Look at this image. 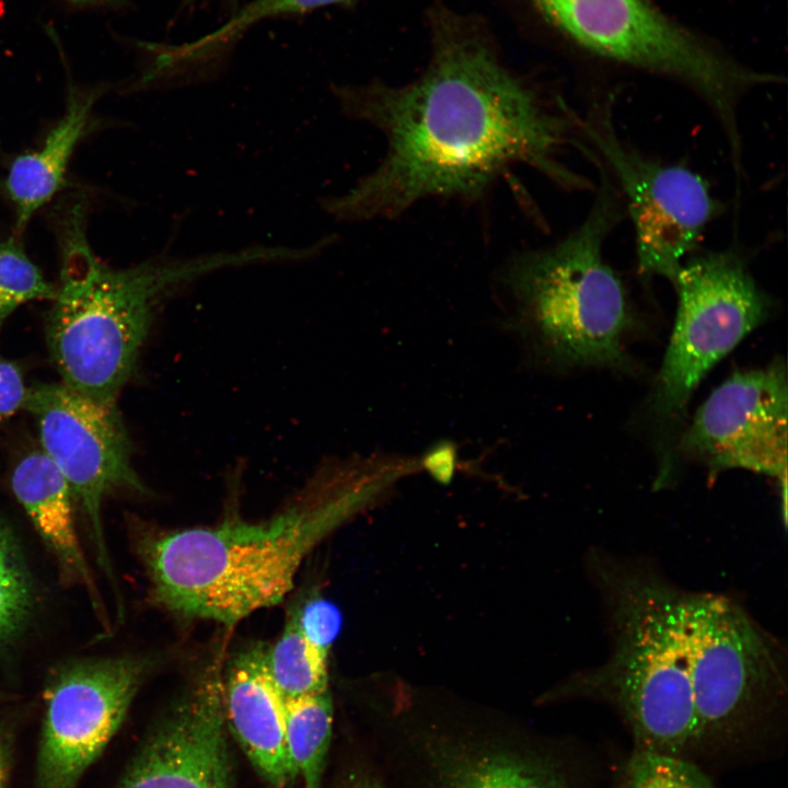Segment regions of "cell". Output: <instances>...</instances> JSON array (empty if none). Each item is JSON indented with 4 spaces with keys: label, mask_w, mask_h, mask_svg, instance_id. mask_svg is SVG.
I'll return each mask as SVG.
<instances>
[{
    "label": "cell",
    "mask_w": 788,
    "mask_h": 788,
    "mask_svg": "<svg viewBox=\"0 0 788 788\" xmlns=\"http://www.w3.org/2000/svg\"><path fill=\"white\" fill-rule=\"evenodd\" d=\"M93 100L94 95L71 94L65 115L42 147L11 163L4 187L14 206L16 233L61 188L74 148L86 128Z\"/></svg>",
    "instance_id": "17"
},
{
    "label": "cell",
    "mask_w": 788,
    "mask_h": 788,
    "mask_svg": "<svg viewBox=\"0 0 788 788\" xmlns=\"http://www.w3.org/2000/svg\"><path fill=\"white\" fill-rule=\"evenodd\" d=\"M336 95L386 142L374 171L325 202L340 220L394 218L426 198L472 200L515 165L565 189H594L564 161L582 140L580 115L518 78L480 27L448 10L431 18V55L418 78L341 86Z\"/></svg>",
    "instance_id": "1"
},
{
    "label": "cell",
    "mask_w": 788,
    "mask_h": 788,
    "mask_svg": "<svg viewBox=\"0 0 788 788\" xmlns=\"http://www.w3.org/2000/svg\"><path fill=\"white\" fill-rule=\"evenodd\" d=\"M787 369L775 360L737 371L716 387L679 440L710 475L746 470L787 483Z\"/></svg>",
    "instance_id": "13"
},
{
    "label": "cell",
    "mask_w": 788,
    "mask_h": 788,
    "mask_svg": "<svg viewBox=\"0 0 788 788\" xmlns=\"http://www.w3.org/2000/svg\"><path fill=\"white\" fill-rule=\"evenodd\" d=\"M132 657L61 668L45 691L38 788H77L120 727L146 673Z\"/></svg>",
    "instance_id": "12"
},
{
    "label": "cell",
    "mask_w": 788,
    "mask_h": 788,
    "mask_svg": "<svg viewBox=\"0 0 788 788\" xmlns=\"http://www.w3.org/2000/svg\"><path fill=\"white\" fill-rule=\"evenodd\" d=\"M68 219L47 345L62 384L102 405H117L167 298L213 270L260 258L252 247L188 258L161 256L116 269L92 252L80 208Z\"/></svg>",
    "instance_id": "4"
},
{
    "label": "cell",
    "mask_w": 788,
    "mask_h": 788,
    "mask_svg": "<svg viewBox=\"0 0 788 788\" xmlns=\"http://www.w3.org/2000/svg\"><path fill=\"white\" fill-rule=\"evenodd\" d=\"M74 4L80 5H86V4H106V3H115L120 0H67Z\"/></svg>",
    "instance_id": "29"
},
{
    "label": "cell",
    "mask_w": 788,
    "mask_h": 788,
    "mask_svg": "<svg viewBox=\"0 0 788 788\" xmlns=\"http://www.w3.org/2000/svg\"><path fill=\"white\" fill-rule=\"evenodd\" d=\"M221 658L166 714L118 788H231Z\"/></svg>",
    "instance_id": "14"
},
{
    "label": "cell",
    "mask_w": 788,
    "mask_h": 788,
    "mask_svg": "<svg viewBox=\"0 0 788 788\" xmlns=\"http://www.w3.org/2000/svg\"><path fill=\"white\" fill-rule=\"evenodd\" d=\"M618 788H717L697 763L634 749L621 769Z\"/></svg>",
    "instance_id": "21"
},
{
    "label": "cell",
    "mask_w": 788,
    "mask_h": 788,
    "mask_svg": "<svg viewBox=\"0 0 788 788\" xmlns=\"http://www.w3.org/2000/svg\"><path fill=\"white\" fill-rule=\"evenodd\" d=\"M580 129L630 219L638 271L672 285L721 211L708 183L690 167L649 158L623 140L609 102L592 104L580 116Z\"/></svg>",
    "instance_id": "10"
},
{
    "label": "cell",
    "mask_w": 788,
    "mask_h": 788,
    "mask_svg": "<svg viewBox=\"0 0 788 788\" xmlns=\"http://www.w3.org/2000/svg\"><path fill=\"white\" fill-rule=\"evenodd\" d=\"M577 45L603 58L671 79L693 92L720 127L735 178L744 176L739 108L755 88L781 78L727 56L676 24L649 0H532Z\"/></svg>",
    "instance_id": "8"
},
{
    "label": "cell",
    "mask_w": 788,
    "mask_h": 788,
    "mask_svg": "<svg viewBox=\"0 0 788 788\" xmlns=\"http://www.w3.org/2000/svg\"><path fill=\"white\" fill-rule=\"evenodd\" d=\"M329 688L286 699V743L302 788H322L333 734Z\"/></svg>",
    "instance_id": "19"
},
{
    "label": "cell",
    "mask_w": 788,
    "mask_h": 788,
    "mask_svg": "<svg viewBox=\"0 0 788 788\" xmlns=\"http://www.w3.org/2000/svg\"><path fill=\"white\" fill-rule=\"evenodd\" d=\"M27 394L21 368L0 356V424L24 409Z\"/></svg>",
    "instance_id": "25"
},
{
    "label": "cell",
    "mask_w": 788,
    "mask_h": 788,
    "mask_svg": "<svg viewBox=\"0 0 788 788\" xmlns=\"http://www.w3.org/2000/svg\"><path fill=\"white\" fill-rule=\"evenodd\" d=\"M8 774V752L4 742L0 738V788H5Z\"/></svg>",
    "instance_id": "28"
},
{
    "label": "cell",
    "mask_w": 788,
    "mask_h": 788,
    "mask_svg": "<svg viewBox=\"0 0 788 788\" xmlns=\"http://www.w3.org/2000/svg\"><path fill=\"white\" fill-rule=\"evenodd\" d=\"M582 221L552 245L524 252L503 275L513 326L543 358L560 367L623 368L631 324L627 291L606 262L605 243L625 217L600 162Z\"/></svg>",
    "instance_id": "5"
},
{
    "label": "cell",
    "mask_w": 788,
    "mask_h": 788,
    "mask_svg": "<svg viewBox=\"0 0 788 788\" xmlns=\"http://www.w3.org/2000/svg\"><path fill=\"white\" fill-rule=\"evenodd\" d=\"M265 644L239 651L222 676L227 723L262 776L275 788L297 778L286 743V699L267 667Z\"/></svg>",
    "instance_id": "15"
},
{
    "label": "cell",
    "mask_w": 788,
    "mask_h": 788,
    "mask_svg": "<svg viewBox=\"0 0 788 788\" xmlns=\"http://www.w3.org/2000/svg\"><path fill=\"white\" fill-rule=\"evenodd\" d=\"M352 0H253L236 10L220 27L193 42L178 45L149 44L151 66L143 74L149 82L155 78L173 77L195 66L220 57L252 26L277 16L299 14L332 4Z\"/></svg>",
    "instance_id": "18"
},
{
    "label": "cell",
    "mask_w": 788,
    "mask_h": 788,
    "mask_svg": "<svg viewBox=\"0 0 788 788\" xmlns=\"http://www.w3.org/2000/svg\"><path fill=\"white\" fill-rule=\"evenodd\" d=\"M56 292L15 239L0 242V329L18 306L54 300Z\"/></svg>",
    "instance_id": "22"
},
{
    "label": "cell",
    "mask_w": 788,
    "mask_h": 788,
    "mask_svg": "<svg viewBox=\"0 0 788 788\" xmlns=\"http://www.w3.org/2000/svg\"><path fill=\"white\" fill-rule=\"evenodd\" d=\"M38 427L42 451L79 501L101 565L109 572L101 508L117 490L143 493L131 441L117 405L95 403L60 383L28 387L25 407Z\"/></svg>",
    "instance_id": "11"
},
{
    "label": "cell",
    "mask_w": 788,
    "mask_h": 788,
    "mask_svg": "<svg viewBox=\"0 0 788 788\" xmlns=\"http://www.w3.org/2000/svg\"><path fill=\"white\" fill-rule=\"evenodd\" d=\"M32 605L30 581L16 546L0 522V641L24 626Z\"/></svg>",
    "instance_id": "23"
},
{
    "label": "cell",
    "mask_w": 788,
    "mask_h": 788,
    "mask_svg": "<svg viewBox=\"0 0 788 788\" xmlns=\"http://www.w3.org/2000/svg\"><path fill=\"white\" fill-rule=\"evenodd\" d=\"M587 568L604 604L610 654L556 694L612 708L628 728L634 749L695 762L684 590L647 563L607 552H590Z\"/></svg>",
    "instance_id": "3"
},
{
    "label": "cell",
    "mask_w": 788,
    "mask_h": 788,
    "mask_svg": "<svg viewBox=\"0 0 788 788\" xmlns=\"http://www.w3.org/2000/svg\"><path fill=\"white\" fill-rule=\"evenodd\" d=\"M11 487L45 544L62 568L93 591L92 577L76 531L70 487L42 450L14 466Z\"/></svg>",
    "instance_id": "16"
},
{
    "label": "cell",
    "mask_w": 788,
    "mask_h": 788,
    "mask_svg": "<svg viewBox=\"0 0 788 788\" xmlns=\"http://www.w3.org/2000/svg\"><path fill=\"white\" fill-rule=\"evenodd\" d=\"M363 752L384 788H576L561 743L499 720L402 709Z\"/></svg>",
    "instance_id": "7"
},
{
    "label": "cell",
    "mask_w": 788,
    "mask_h": 788,
    "mask_svg": "<svg viewBox=\"0 0 788 788\" xmlns=\"http://www.w3.org/2000/svg\"><path fill=\"white\" fill-rule=\"evenodd\" d=\"M266 661L269 674L285 699L328 688V661L306 642L292 609L278 640L267 646Z\"/></svg>",
    "instance_id": "20"
},
{
    "label": "cell",
    "mask_w": 788,
    "mask_h": 788,
    "mask_svg": "<svg viewBox=\"0 0 788 788\" xmlns=\"http://www.w3.org/2000/svg\"><path fill=\"white\" fill-rule=\"evenodd\" d=\"M421 468H426L438 482L449 483L455 467V449L449 443L439 444L420 459Z\"/></svg>",
    "instance_id": "27"
},
{
    "label": "cell",
    "mask_w": 788,
    "mask_h": 788,
    "mask_svg": "<svg viewBox=\"0 0 788 788\" xmlns=\"http://www.w3.org/2000/svg\"><path fill=\"white\" fill-rule=\"evenodd\" d=\"M683 619L696 720V756L753 753L776 735L787 706L779 642L734 600L683 591Z\"/></svg>",
    "instance_id": "6"
},
{
    "label": "cell",
    "mask_w": 788,
    "mask_h": 788,
    "mask_svg": "<svg viewBox=\"0 0 788 788\" xmlns=\"http://www.w3.org/2000/svg\"><path fill=\"white\" fill-rule=\"evenodd\" d=\"M672 286L677 311L651 413L665 433L675 436L699 382L767 318L770 300L733 248L692 254Z\"/></svg>",
    "instance_id": "9"
},
{
    "label": "cell",
    "mask_w": 788,
    "mask_h": 788,
    "mask_svg": "<svg viewBox=\"0 0 788 788\" xmlns=\"http://www.w3.org/2000/svg\"><path fill=\"white\" fill-rule=\"evenodd\" d=\"M300 630L310 647L323 659L328 656L341 627L338 607L322 595L313 594L292 607Z\"/></svg>",
    "instance_id": "24"
},
{
    "label": "cell",
    "mask_w": 788,
    "mask_h": 788,
    "mask_svg": "<svg viewBox=\"0 0 788 788\" xmlns=\"http://www.w3.org/2000/svg\"><path fill=\"white\" fill-rule=\"evenodd\" d=\"M335 788H384L378 773L363 751L351 763Z\"/></svg>",
    "instance_id": "26"
},
{
    "label": "cell",
    "mask_w": 788,
    "mask_h": 788,
    "mask_svg": "<svg viewBox=\"0 0 788 788\" xmlns=\"http://www.w3.org/2000/svg\"><path fill=\"white\" fill-rule=\"evenodd\" d=\"M405 475L396 455L332 463L268 520L228 519L146 544L153 601L175 614L234 625L281 602L306 556L383 488Z\"/></svg>",
    "instance_id": "2"
},
{
    "label": "cell",
    "mask_w": 788,
    "mask_h": 788,
    "mask_svg": "<svg viewBox=\"0 0 788 788\" xmlns=\"http://www.w3.org/2000/svg\"><path fill=\"white\" fill-rule=\"evenodd\" d=\"M196 0H183V5L194 3ZM232 8L237 5V0H225Z\"/></svg>",
    "instance_id": "30"
}]
</instances>
